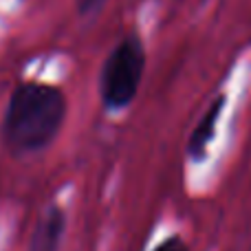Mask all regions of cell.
<instances>
[{
    "mask_svg": "<svg viewBox=\"0 0 251 251\" xmlns=\"http://www.w3.org/2000/svg\"><path fill=\"white\" fill-rule=\"evenodd\" d=\"M69 101L60 86L38 79H25L11 91L4 108V146L18 156L42 152L55 141L64 126Z\"/></svg>",
    "mask_w": 251,
    "mask_h": 251,
    "instance_id": "6da1fadb",
    "label": "cell"
},
{
    "mask_svg": "<svg viewBox=\"0 0 251 251\" xmlns=\"http://www.w3.org/2000/svg\"><path fill=\"white\" fill-rule=\"evenodd\" d=\"M146 75V44L137 31L126 33L100 71V100L106 110H124L139 95Z\"/></svg>",
    "mask_w": 251,
    "mask_h": 251,
    "instance_id": "7a4b0ae2",
    "label": "cell"
},
{
    "mask_svg": "<svg viewBox=\"0 0 251 251\" xmlns=\"http://www.w3.org/2000/svg\"><path fill=\"white\" fill-rule=\"evenodd\" d=\"M66 229V214L60 205H49L31 234L29 251H60Z\"/></svg>",
    "mask_w": 251,
    "mask_h": 251,
    "instance_id": "3957f363",
    "label": "cell"
},
{
    "mask_svg": "<svg viewBox=\"0 0 251 251\" xmlns=\"http://www.w3.org/2000/svg\"><path fill=\"white\" fill-rule=\"evenodd\" d=\"M225 101H227L225 95H218L216 100L207 106V110L203 113L201 122L192 130L190 139H187V156H190L194 163H201V161L207 156V148H209V143L214 141V137H216V126L223 115V108H225Z\"/></svg>",
    "mask_w": 251,
    "mask_h": 251,
    "instance_id": "277c9868",
    "label": "cell"
},
{
    "mask_svg": "<svg viewBox=\"0 0 251 251\" xmlns=\"http://www.w3.org/2000/svg\"><path fill=\"white\" fill-rule=\"evenodd\" d=\"M152 251H190V249H187V243L181 236H168V238L161 240Z\"/></svg>",
    "mask_w": 251,
    "mask_h": 251,
    "instance_id": "5b68a950",
    "label": "cell"
},
{
    "mask_svg": "<svg viewBox=\"0 0 251 251\" xmlns=\"http://www.w3.org/2000/svg\"><path fill=\"white\" fill-rule=\"evenodd\" d=\"M106 0H75V9L79 16H93L104 7Z\"/></svg>",
    "mask_w": 251,
    "mask_h": 251,
    "instance_id": "8992f818",
    "label": "cell"
}]
</instances>
